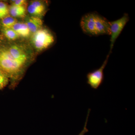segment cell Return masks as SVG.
I'll return each instance as SVG.
<instances>
[{
  "mask_svg": "<svg viewBox=\"0 0 135 135\" xmlns=\"http://www.w3.org/2000/svg\"><path fill=\"white\" fill-rule=\"evenodd\" d=\"M84 33L90 36L110 35V21L96 12L84 15L80 22Z\"/></svg>",
  "mask_w": 135,
  "mask_h": 135,
  "instance_id": "obj_1",
  "label": "cell"
},
{
  "mask_svg": "<svg viewBox=\"0 0 135 135\" xmlns=\"http://www.w3.org/2000/svg\"><path fill=\"white\" fill-rule=\"evenodd\" d=\"M24 64L25 63L15 59L7 48H0V70L8 76L17 74Z\"/></svg>",
  "mask_w": 135,
  "mask_h": 135,
  "instance_id": "obj_2",
  "label": "cell"
},
{
  "mask_svg": "<svg viewBox=\"0 0 135 135\" xmlns=\"http://www.w3.org/2000/svg\"><path fill=\"white\" fill-rule=\"evenodd\" d=\"M55 41L54 35L47 29H40L34 33L32 42L35 47L43 50L52 45Z\"/></svg>",
  "mask_w": 135,
  "mask_h": 135,
  "instance_id": "obj_3",
  "label": "cell"
},
{
  "mask_svg": "<svg viewBox=\"0 0 135 135\" xmlns=\"http://www.w3.org/2000/svg\"><path fill=\"white\" fill-rule=\"evenodd\" d=\"M129 18L127 14H124L123 16L115 21L110 22V52L111 54L116 40L120 34L127 23L129 21Z\"/></svg>",
  "mask_w": 135,
  "mask_h": 135,
  "instance_id": "obj_4",
  "label": "cell"
},
{
  "mask_svg": "<svg viewBox=\"0 0 135 135\" xmlns=\"http://www.w3.org/2000/svg\"><path fill=\"white\" fill-rule=\"evenodd\" d=\"M110 54L109 53L103 64L98 69L88 73L86 75L87 83L91 88L97 89L102 85L104 79V71L107 65Z\"/></svg>",
  "mask_w": 135,
  "mask_h": 135,
  "instance_id": "obj_5",
  "label": "cell"
},
{
  "mask_svg": "<svg viewBox=\"0 0 135 135\" xmlns=\"http://www.w3.org/2000/svg\"><path fill=\"white\" fill-rule=\"evenodd\" d=\"M7 49L11 55L15 59L25 64L27 60V56L22 49L16 45H13Z\"/></svg>",
  "mask_w": 135,
  "mask_h": 135,
  "instance_id": "obj_6",
  "label": "cell"
},
{
  "mask_svg": "<svg viewBox=\"0 0 135 135\" xmlns=\"http://www.w3.org/2000/svg\"><path fill=\"white\" fill-rule=\"evenodd\" d=\"M27 25L30 32L35 33L41 29L43 25V22L38 17L33 16L29 17L26 23Z\"/></svg>",
  "mask_w": 135,
  "mask_h": 135,
  "instance_id": "obj_7",
  "label": "cell"
},
{
  "mask_svg": "<svg viewBox=\"0 0 135 135\" xmlns=\"http://www.w3.org/2000/svg\"><path fill=\"white\" fill-rule=\"evenodd\" d=\"M11 29L14 30L19 36L27 37L30 35V31L26 23L17 22Z\"/></svg>",
  "mask_w": 135,
  "mask_h": 135,
  "instance_id": "obj_8",
  "label": "cell"
},
{
  "mask_svg": "<svg viewBox=\"0 0 135 135\" xmlns=\"http://www.w3.org/2000/svg\"><path fill=\"white\" fill-rule=\"evenodd\" d=\"M9 12L13 17L22 18L25 16L26 10L24 6L13 5L10 7Z\"/></svg>",
  "mask_w": 135,
  "mask_h": 135,
  "instance_id": "obj_9",
  "label": "cell"
},
{
  "mask_svg": "<svg viewBox=\"0 0 135 135\" xmlns=\"http://www.w3.org/2000/svg\"><path fill=\"white\" fill-rule=\"evenodd\" d=\"M17 22V20L13 17L7 16L2 19L1 25L3 29H10Z\"/></svg>",
  "mask_w": 135,
  "mask_h": 135,
  "instance_id": "obj_10",
  "label": "cell"
},
{
  "mask_svg": "<svg viewBox=\"0 0 135 135\" xmlns=\"http://www.w3.org/2000/svg\"><path fill=\"white\" fill-rule=\"evenodd\" d=\"M3 32L5 36L9 40H15L17 39L19 36L11 28L3 29Z\"/></svg>",
  "mask_w": 135,
  "mask_h": 135,
  "instance_id": "obj_11",
  "label": "cell"
},
{
  "mask_svg": "<svg viewBox=\"0 0 135 135\" xmlns=\"http://www.w3.org/2000/svg\"><path fill=\"white\" fill-rule=\"evenodd\" d=\"M8 75L0 70V90L5 88L8 83Z\"/></svg>",
  "mask_w": 135,
  "mask_h": 135,
  "instance_id": "obj_12",
  "label": "cell"
},
{
  "mask_svg": "<svg viewBox=\"0 0 135 135\" xmlns=\"http://www.w3.org/2000/svg\"><path fill=\"white\" fill-rule=\"evenodd\" d=\"M28 11L31 15H33L35 16L38 17V16L43 14L44 11L39 9L31 3L28 7Z\"/></svg>",
  "mask_w": 135,
  "mask_h": 135,
  "instance_id": "obj_13",
  "label": "cell"
},
{
  "mask_svg": "<svg viewBox=\"0 0 135 135\" xmlns=\"http://www.w3.org/2000/svg\"><path fill=\"white\" fill-rule=\"evenodd\" d=\"M9 12V9L5 3L0 2V19L7 16Z\"/></svg>",
  "mask_w": 135,
  "mask_h": 135,
  "instance_id": "obj_14",
  "label": "cell"
},
{
  "mask_svg": "<svg viewBox=\"0 0 135 135\" xmlns=\"http://www.w3.org/2000/svg\"><path fill=\"white\" fill-rule=\"evenodd\" d=\"M90 111H91V109H89L88 110L86 118V121H85V123H84V127H83V130L81 131L80 133L78 135H84L86 133H88V132L89 130L88 128H87V123H88V120L89 117Z\"/></svg>",
  "mask_w": 135,
  "mask_h": 135,
  "instance_id": "obj_15",
  "label": "cell"
},
{
  "mask_svg": "<svg viewBox=\"0 0 135 135\" xmlns=\"http://www.w3.org/2000/svg\"><path fill=\"white\" fill-rule=\"evenodd\" d=\"M14 2L13 5L17 6H24L26 3V1L25 0H17V1H13Z\"/></svg>",
  "mask_w": 135,
  "mask_h": 135,
  "instance_id": "obj_16",
  "label": "cell"
}]
</instances>
